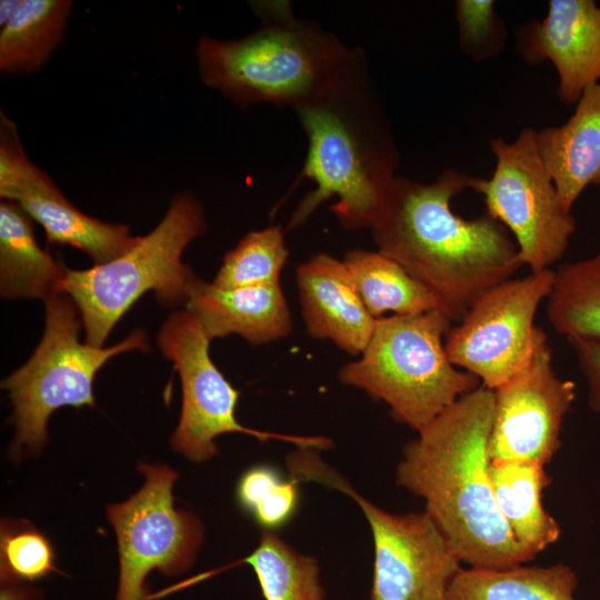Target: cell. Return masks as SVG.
<instances>
[{
  "instance_id": "cell-3",
  "label": "cell",
  "mask_w": 600,
  "mask_h": 600,
  "mask_svg": "<svg viewBox=\"0 0 600 600\" xmlns=\"http://www.w3.org/2000/svg\"><path fill=\"white\" fill-rule=\"evenodd\" d=\"M294 112L308 140L299 178L316 188L298 203L288 229L333 197L330 209L342 228L371 229L397 177L399 152L364 51L354 48L336 81Z\"/></svg>"
},
{
  "instance_id": "cell-31",
  "label": "cell",
  "mask_w": 600,
  "mask_h": 600,
  "mask_svg": "<svg viewBox=\"0 0 600 600\" xmlns=\"http://www.w3.org/2000/svg\"><path fill=\"white\" fill-rule=\"evenodd\" d=\"M22 0L0 1V26L1 28L14 16Z\"/></svg>"
},
{
  "instance_id": "cell-9",
  "label": "cell",
  "mask_w": 600,
  "mask_h": 600,
  "mask_svg": "<svg viewBox=\"0 0 600 600\" xmlns=\"http://www.w3.org/2000/svg\"><path fill=\"white\" fill-rule=\"evenodd\" d=\"M490 178H476L472 190L482 194L487 213L514 238L522 266L531 272L550 269L569 247L576 218L562 206L541 159L537 130L522 129L511 142L494 138Z\"/></svg>"
},
{
  "instance_id": "cell-11",
  "label": "cell",
  "mask_w": 600,
  "mask_h": 600,
  "mask_svg": "<svg viewBox=\"0 0 600 600\" xmlns=\"http://www.w3.org/2000/svg\"><path fill=\"white\" fill-rule=\"evenodd\" d=\"M554 271L503 281L477 298L444 338L449 361L494 390L529 362L547 333L534 324Z\"/></svg>"
},
{
  "instance_id": "cell-13",
  "label": "cell",
  "mask_w": 600,
  "mask_h": 600,
  "mask_svg": "<svg viewBox=\"0 0 600 600\" xmlns=\"http://www.w3.org/2000/svg\"><path fill=\"white\" fill-rule=\"evenodd\" d=\"M0 197L17 202L44 230L48 243L83 251L96 264L114 260L139 240L126 224L109 223L74 207L28 157L13 120L0 112Z\"/></svg>"
},
{
  "instance_id": "cell-18",
  "label": "cell",
  "mask_w": 600,
  "mask_h": 600,
  "mask_svg": "<svg viewBox=\"0 0 600 600\" xmlns=\"http://www.w3.org/2000/svg\"><path fill=\"white\" fill-rule=\"evenodd\" d=\"M541 159L566 210L589 186H600V83L586 88L561 126L537 130Z\"/></svg>"
},
{
  "instance_id": "cell-23",
  "label": "cell",
  "mask_w": 600,
  "mask_h": 600,
  "mask_svg": "<svg viewBox=\"0 0 600 600\" xmlns=\"http://www.w3.org/2000/svg\"><path fill=\"white\" fill-rule=\"evenodd\" d=\"M73 2L22 0L0 31V70L30 74L47 64L62 41Z\"/></svg>"
},
{
  "instance_id": "cell-15",
  "label": "cell",
  "mask_w": 600,
  "mask_h": 600,
  "mask_svg": "<svg viewBox=\"0 0 600 600\" xmlns=\"http://www.w3.org/2000/svg\"><path fill=\"white\" fill-rule=\"evenodd\" d=\"M518 46L530 62L550 61L560 100L577 103L586 88L600 83V7L593 0H551L546 17L521 31Z\"/></svg>"
},
{
  "instance_id": "cell-16",
  "label": "cell",
  "mask_w": 600,
  "mask_h": 600,
  "mask_svg": "<svg viewBox=\"0 0 600 600\" xmlns=\"http://www.w3.org/2000/svg\"><path fill=\"white\" fill-rule=\"evenodd\" d=\"M297 286L307 332L328 339L349 354H361L377 319L366 308L344 266L317 253L297 269Z\"/></svg>"
},
{
  "instance_id": "cell-7",
  "label": "cell",
  "mask_w": 600,
  "mask_h": 600,
  "mask_svg": "<svg viewBox=\"0 0 600 600\" xmlns=\"http://www.w3.org/2000/svg\"><path fill=\"white\" fill-rule=\"evenodd\" d=\"M46 329L30 359L1 382L13 404L14 452L39 450L47 442V423L61 407H94L97 372L112 357L149 349L148 337L133 330L109 348L81 343V314L72 299L60 293L44 301Z\"/></svg>"
},
{
  "instance_id": "cell-28",
  "label": "cell",
  "mask_w": 600,
  "mask_h": 600,
  "mask_svg": "<svg viewBox=\"0 0 600 600\" xmlns=\"http://www.w3.org/2000/svg\"><path fill=\"white\" fill-rule=\"evenodd\" d=\"M0 556L6 580L36 581L56 570L50 541L29 524L2 526Z\"/></svg>"
},
{
  "instance_id": "cell-22",
  "label": "cell",
  "mask_w": 600,
  "mask_h": 600,
  "mask_svg": "<svg viewBox=\"0 0 600 600\" xmlns=\"http://www.w3.org/2000/svg\"><path fill=\"white\" fill-rule=\"evenodd\" d=\"M342 261L373 318H382L388 311L397 316L444 312L440 300L424 284L384 253L354 249Z\"/></svg>"
},
{
  "instance_id": "cell-26",
  "label": "cell",
  "mask_w": 600,
  "mask_h": 600,
  "mask_svg": "<svg viewBox=\"0 0 600 600\" xmlns=\"http://www.w3.org/2000/svg\"><path fill=\"white\" fill-rule=\"evenodd\" d=\"M288 257L282 227L251 231L227 252L212 283L223 289L279 284Z\"/></svg>"
},
{
  "instance_id": "cell-1",
  "label": "cell",
  "mask_w": 600,
  "mask_h": 600,
  "mask_svg": "<svg viewBox=\"0 0 600 600\" xmlns=\"http://www.w3.org/2000/svg\"><path fill=\"white\" fill-rule=\"evenodd\" d=\"M494 392L481 384L462 396L406 443L398 486L426 501V512L461 562L507 569L533 556L500 513L491 482L489 439Z\"/></svg>"
},
{
  "instance_id": "cell-25",
  "label": "cell",
  "mask_w": 600,
  "mask_h": 600,
  "mask_svg": "<svg viewBox=\"0 0 600 600\" xmlns=\"http://www.w3.org/2000/svg\"><path fill=\"white\" fill-rule=\"evenodd\" d=\"M243 561L252 567L264 600H324L318 560L271 531Z\"/></svg>"
},
{
  "instance_id": "cell-20",
  "label": "cell",
  "mask_w": 600,
  "mask_h": 600,
  "mask_svg": "<svg viewBox=\"0 0 600 600\" xmlns=\"http://www.w3.org/2000/svg\"><path fill=\"white\" fill-rule=\"evenodd\" d=\"M490 477L498 509L518 543L537 556L558 541L560 526L541 501L551 481L543 464L491 461Z\"/></svg>"
},
{
  "instance_id": "cell-21",
  "label": "cell",
  "mask_w": 600,
  "mask_h": 600,
  "mask_svg": "<svg viewBox=\"0 0 600 600\" xmlns=\"http://www.w3.org/2000/svg\"><path fill=\"white\" fill-rule=\"evenodd\" d=\"M578 577L563 563L507 569L461 568L446 600H576Z\"/></svg>"
},
{
  "instance_id": "cell-29",
  "label": "cell",
  "mask_w": 600,
  "mask_h": 600,
  "mask_svg": "<svg viewBox=\"0 0 600 600\" xmlns=\"http://www.w3.org/2000/svg\"><path fill=\"white\" fill-rule=\"evenodd\" d=\"M460 50L480 62L496 57L503 49L507 29L491 0L456 2Z\"/></svg>"
},
{
  "instance_id": "cell-19",
  "label": "cell",
  "mask_w": 600,
  "mask_h": 600,
  "mask_svg": "<svg viewBox=\"0 0 600 600\" xmlns=\"http://www.w3.org/2000/svg\"><path fill=\"white\" fill-rule=\"evenodd\" d=\"M67 267L37 242L32 219L14 201L0 203V293L6 299H47L62 293Z\"/></svg>"
},
{
  "instance_id": "cell-6",
  "label": "cell",
  "mask_w": 600,
  "mask_h": 600,
  "mask_svg": "<svg viewBox=\"0 0 600 600\" xmlns=\"http://www.w3.org/2000/svg\"><path fill=\"white\" fill-rule=\"evenodd\" d=\"M206 229L199 200L179 192L157 227L126 253L90 269L68 268L62 293L80 311L87 343L101 348L117 322L148 291L163 306L186 304L198 278L182 254Z\"/></svg>"
},
{
  "instance_id": "cell-2",
  "label": "cell",
  "mask_w": 600,
  "mask_h": 600,
  "mask_svg": "<svg viewBox=\"0 0 600 600\" xmlns=\"http://www.w3.org/2000/svg\"><path fill=\"white\" fill-rule=\"evenodd\" d=\"M474 180L454 169L430 183L397 176L371 228L378 251L424 284L452 321L522 267L502 223L487 212L473 219L454 213L453 198Z\"/></svg>"
},
{
  "instance_id": "cell-10",
  "label": "cell",
  "mask_w": 600,
  "mask_h": 600,
  "mask_svg": "<svg viewBox=\"0 0 600 600\" xmlns=\"http://www.w3.org/2000/svg\"><path fill=\"white\" fill-rule=\"evenodd\" d=\"M210 341L198 318L188 309L172 313L158 334V346L172 361L182 388L180 420L171 437L177 452L193 462L207 461L218 453L216 438L230 432L319 450L332 446L324 437L280 434L241 424L236 414L239 391L213 363Z\"/></svg>"
},
{
  "instance_id": "cell-17",
  "label": "cell",
  "mask_w": 600,
  "mask_h": 600,
  "mask_svg": "<svg viewBox=\"0 0 600 600\" xmlns=\"http://www.w3.org/2000/svg\"><path fill=\"white\" fill-rule=\"evenodd\" d=\"M186 309L211 340L238 334L257 346L284 338L292 329L280 283L223 289L197 279Z\"/></svg>"
},
{
  "instance_id": "cell-27",
  "label": "cell",
  "mask_w": 600,
  "mask_h": 600,
  "mask_svg": "<svg viewBox=\"0 0 600 600\" xmlns=\"http://www.w3.org/2000/svg\"><path fill=\"white\" fill-rule=\"evenodd\" d=\"M298 481L286 479L272 466L257 464L240 477L236 498L239 506L266 531L290 521L299 504Z\"/></svg>"
},
{
  "instance_id": "cell-4",
  "label": "cell",
  "mask_w": 600,
  "mask_h": 600,
  "mask_svg": "<svg viewBox=\"0 0 600 600\" xmlns=\"http://www.w3.org/2000/svg\"><path fill=\"white\" fill-rule=\"evenodd\" d=\"M259 28L239 39H199L201 81L234 104L290 107L319 97L340 76L354 48L319 23L296 17L289 1H256Z\"/></svg>"
},
{
  "instance_id": "cell-14",
  "label": "cell",
  "mask_w": 600,
  "mask_h": 600,
  "mask_svg": "<svg viewBox=\"0 0 600 600\" xmlns=\"http://www.w3.org/2000/svg\"><path fill=\"white\" fill-rule=\"evenodd\" d=\"M491 461L549 462L561 446L563 418L576 384L558 377L548 340L517 374L493 390Z\"/></svg>"
},
{
  "instance_id": "cell-5",
  "label": "cell",
  "mask_w": 600,
  "mask_h": 600,
  "mask_svg": "<svg viewBox=\"0 0 600 600\" xmlns=\"http://www.w3.org/2000/svg\"><path fill=\"white\" fill-rule=\"evenodd\" d=\"M452 320L440 310L377 319L360 359L339 372L342 383L382 400L391 416L419 431L481 381L446 353Z\"/></svg>"
},
{
  "instance_id": "cell-12",
  "label": "cell",
  "mask_w": 600,
  "mask_h": 600,
  "mask_svg": "<svg viewBox=\"0 0 600 600\" xmlns=\"http://www.w3.org/2000/svg\"><path fill=\"white\" fill-rule=\"evenodd\" d=\"M138 469L146 478L142 488L107 509L119 550L116 600H149L144 580L150 571L176 574L187 570L202 540L200 521L174 507L172 488L178 473L144 462Z\"/></svg>"
},
{
  "instance_id": "cell-8",
  "label": "cell",
  "mask_w": 600,
  "mask_h": 600,
  "mask_svg": "<svg viewBox=\"0 0 600 600\" xmlns=\"http://www.w3.org/2000/svg\"><path fill=\"white\" fill-rule=\"evenodd\" d=\"M299 476L302 481H316L344 492L363 511L374 544L370 600H446L461 560L426 511H384L324 464L319 453L302 460Z\"/></svg>"
},
{
  "instance_id": "cell-30",
  "label": "cell",
  "mask_w": 600,
  "mask_h": 600,
  "mask_svg": "<svg viewBox=\"0 0 600 600\" xmlns=\"http://www.w3.org/2000/svg\"><path fill=\"white\" fill-rule=\"evenodd\" d=\"M578 364L588 383L590 408L600 413V342L591 340H570Z\"/></svg>"
},
{
  "instance_id": "cell-24",
  "label": "cell",
  "mask_w": 600,
  "mask_h": 600,
  "mask_svg": "<svg viewBox=\"0 0 600 600\" xmlns=\"http://www.w3.org/2000/svg\"><path fill=\"white\" fill-rule=\"evenodd\" d=\"M547 299V318L559 334L600 342V246L591 258L561 263Z\"/></svg>"
}]
</instances>
